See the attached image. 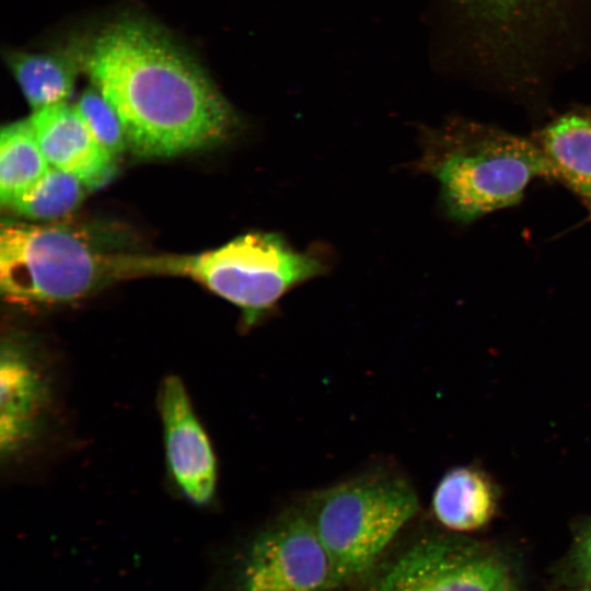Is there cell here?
<instances>
[{
    "label": "cell",
    "instance_id": "obj_1",
    "mask_svg": "<svg viewBox=\"0 0 591 591\" xmlns=\"http://www.w3.org/2000/svg\"><path fill=\"white\" fill-rule=\"evenodd\" d=\"M82 65L140 158L210 148L235 130L234 111L205 70L148 19L125 16L106 24L82 43Z\"/></svg>",
    "mask_w": 591,
    "mask_h": 591
},
{
    "label": "cell",
    "instance_id": "obj_2",
    "mask_svg": "<svg viewBox=\"0 0 591 591\" xmlns=\"http://www.w3.org/2000/svg\"><path fill=\"white\" fill-rule=\"evenodd\" d=\"M417 167L438 181L447 215L463 223L518 204L535 177H556L532 141L467 120L426 131Z\"/></svg>",
    "mask_w": 591,
    "mask_h": 591
},
{
    "label": "cell",
    "instance_id": "obj_3",
    "mask_svg": "<svg viewBox=\"0 0 591 591\" xmlns=\"http://www.w3.org/2000/svg\"><path fill=\"white\" fill-rule=\"evenodd\" d=\"M130 258L106 251L80 228L7 222L0 233V288L12 303L71 302L130 277Z\"/></svg>",
    "mask_w": 591,
    "mask_h": 591
},
{
    "label": "cell",
    "instance_id": "obj_4",
    "mask_svg": "<svg viewBox=\"0 0 591 591\" xmlns=\"http://www.w3.org/2000/svg\"><path fill=\"white\" fill-rule=\"evenodd\" d=\"M327 263L298 251L278 233L252 231L197 255L140 256L139 274L189 277L240 308L252 326L297 286L322 276Z\"/></svg>",
    "mask_w": 591,
    "mask_h": 591
},
{
    "label": "cell",
    "instance_id": "obj_5",
    "mask_svg": "<svg viewBox=\"0 0 591 591\" xmlns=\"http://www.w3.org/2000/svg\"><path fill=\"white\" fill-rule=\"evenodd\" d=\"M419 508L401 477L374 474L317 494L306 514L329 558L334 588L368 573Z\"/></svg>",
    "mask_w": 591,
    "mask_h": 591
},
{
    "label": "cell",
    "instance_id": "obj_6",
    "mask_svg": "<svg viewBox=\"0 0 591 591\" xmlns=\"http://www.w3.org/2000/svg\"><path fill=\"white\" fill-rule=\"evenodd\" d=\"M231 580V591L335 590L329 558L302 511H291L259 532Z\"/></svg>",
    "mask_w": 591,
    "mask_h": 591
},
{
    "label": "cell",
    "instance_id": "obj_7",
    "mask_svg": "<svg viewBox=\"0 0 591 591\" xmlns=\"http://www.w3.org/2000/svg\"><path fill=\"white\" fill-rule=\"evenodd\" d=\"M367 591H518L499 556L464 540L425 537L379 571Z\"/></svg>",
    "mask_w": 591,
    "mask_h": 591
},
{
    "label": "cell",
    "instance_id": "obj_8",
    "mask_svg": "<svg viewBox=\"0 0 591 591\" xmlns=\"http://www.w3.org/2000/svg\"><path fill=\"white\" fill-rule=\"evenodd\" d=\"M159 408L170 473L185 499L206 506L216 489V459L179 378L164 379Z\"/></svg>",
    "mask_w": 591,
    "mask_h": 591
},
{
    "label": "cell",
    "instance_id": "obj_9",
    "mask_svg": "<svg viewBox=\"0 0 591 591\" xmlns=\"http://www.w3.org/2000/svg\"><path fill=\"white\" fill-rule=\"evenodd\" d=\"M0 385V449L2 459H10L35 437L48 402L44 372L18 336L2 340Z\"/></svg>",
    "mask_w": 591,
    "mask_h": 591
},
{
    "label": "cell",
    "instance_id": "obj_10",
    "mask_svg": "<svg viewBox=\"0 0 591 591\" xmlns=\"http://www.w3.org/2000/svg\"><path fill=\"white\" fill-rule=\"evenodd\" d=\"M37 140L48 163L78 177L86 188L107 183L115 158L94 138L76 106L61 103L31 116Z\"/></svg>",
    "mask_w": 591,
    "mask_h": 591
},
{
    "label": "cell",
    "instance_id": "obj_11",
    "mask_svg": "<svg viewBox=\"0 0 591 591\" xmlns=\"http://www.w3.org/2000/svg\"><path fill=\"white\" fill-rule=\"evenodd\" d=\"M7 62L33 111L67 103L82 65V43L58 50L12 51Z\"/></svg>",
    "mask_w": 591,
    "mask_h": 591
},
{
    "label": "cell",
    "instance_id": "obj_12",
    "mask_svg": "<svg viewBox=\"0 0 591 591\" xmlns=\"http://www.w3.org/2000/svg\"><path fill=\"white\" fill-rule=\"evenodd\" d=\"M496 509L490 482L471 467H456L439 482L432 497L438 521L457 532L477 530L489 522Z\"/></svg>",
    "mask_w": 591,
    "mask_h": 591
},
{
    "label": "cell",
    "instance_id": "obj_13",
    "mask_svg": "<svg viewBox=\"0 0 591 591\" xmlns=\"http://www.w3.org/2000/svg\"><path fill=\"white\" fill-rule=\"evenodd\" d=\"M542 149L556 178L581 198L591 215V117L558 118L542 132Z\"/></svg>",
    "mask_w": 591,
    "mask_h": 591
},
{
    "label": "cell",
    "instance_id": "obj_14",
    "mask_svg": "<svg viewBox=\"0 0 591 591\" xmlns=\"http://www.w3.org/2000/svg\"><path fill=\"white\" fill-rule=\"evenodd\" d=\"M51 165L44 155L30 118L2 127L0 135V200L10 206Z\"/></svg>",
    "mask_w": 591,
    "mask_h": 591
},
{
    "label": "cell",
    "instance_id": "obj_15",
    "mask_svg": "<svg viewBox=\"0 0 591 591\" xmlns=\"http://www.w3.org/2000/svg\"><path fill=\"white\" fill-rule=\"evenodd\" d=\"M86 186L74 175L50 166L32 187L9 207L18 215L38 221L61 219L82 202Z\"/></svg>",
    "mask_w": 591,
    "mask_h": 591
},
{
    "label": "cell",
    "instance_id": "obj_16",
    "mask_svg": "<svg viewBox=\"0 0 591 591\" xmlns=\"http://www.w3.org/2000/svg\"><path fill=\"white\" fill-rule=\"evenodd\" d=\"M96 141L115 159L129 149L125 128L111 104L93 85L85 89L77 105Z\"/></svg>",
    "mask_w": 591,
    "mask_h": 591
},
{
    "label": "cell",
    "instance_id": "obj_17",
    "mask_svg": "<svg viewBox=\"0 0 591 591\" xmlns=\"http://www.w3.org/2000/svg\"><path fill=\"white\" fill-rule=\"evenodd\" d=\"M483 22L508 28L509 25L534 13L548 0H455Z\"/></svg>",
    "mask_w": 591,
    "mask_h": 591
},
{
    "label": "cell",
    "instance_id": "obj_18",
    "mask_svg": "<svg viewBox=\"0 0 591 591\" xmlns=\"http://www.w3.org/2000/svg\"><path fill=\"white\" fill-rule=\"evenodd\" d=\"M572 564L578 578L591 583V521L579 533L573 552Z\"/></svg>",
    "mask_w": 591,
    "mask_h": 591
},
{
    "label": "cell",
    "instance_id": "obj_19",
    "mask_svg": "<svg viewBox=\"0 0 591 591\" xmlns=\"http://www.w3.org/2000/svg\"><path fill=\"white\" fill-rule=\"evenodd\" d=\"M577 591H591V583H584V586Z\"/></svg>",
    "mask_w": 591,
    "mask_h": 591
}]
</instances>
